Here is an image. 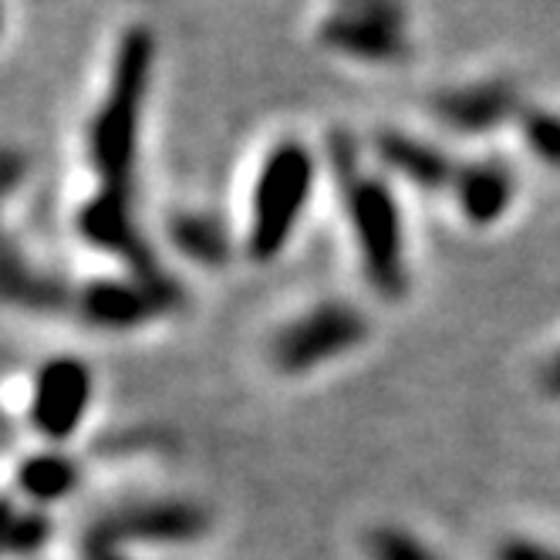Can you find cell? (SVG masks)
<instances>
[{"label": "cell", "instance_id": "cell-9", "mask_svg": "<svg viewBox=\"0 0 560 560\" xmlns=\"http://www.w3.org/2000/svg\"><path fill=\"white\" fill-rule=\"evenodd\" d=\"M82 307L95 325H105V328L108 325H136L159 307V298H149L126 284H95L85 294Z\"/></svg>", "mask_w": 560, "mask_h": 560}, {"label": "cell", "instance_id": "cell-5", "mask_svg": "<svg viewBox=\"0 0 560 560\" xmlns=\"http://www.w3.org/2000/svg\"><path fill=\"white\" fill-rule=\"evenodd\" d=\"M92 398V375L85 365L71 362V358H58V362L45 365L37 375L34 395H31V419L34 429L45 432L55 443L68 439L78 422L85 419Z\"/></svg>", "mask_w": 560, "mask_h": 560}, {"label": "cell", "instance_id": "cell-3", "mask_svg": "<svg viewBox=\"0 0 560 560\" xmlns=\"http://www.w3.org/2000/svg\"><path fill=\"white\" fill-rule=\"evenodd\" d=\"M345 176L348 210L354 217V236L362 247L365 267L372 273V284L385 294H402L406 288V267H402V217L385 183L365 179L351 173L354 166L348 155L338 163Z\"/></svg>", "mask_w": 560, "mask_h": 560}, {"label": "cell", "instance_id": "cell-17", "mask_svg": "<svg viewBox=\"0 0 560 560\" xmlns=\"http://www.w3.org/2000/svg\"><path fill=\"white\" fill-rule=\"evenodd\" d=\"M102 560H122V557H102Z\"/></svg>", "mask_w": 560, "mask_h": 560}, {"label": "cell", "instance_id": "cell-16", "mask_svg": "<svg viewBox=\"0 0 560 560\" xmlns=\"http://www.w3.org/2000/svg\"><path fill=\"white\" fill-rule=\"evenodd\" d=\"M553 385H557V392H560V365H557V372H553Z\"/></svg>", "mask_w": 560, "mask_h": 560}, {"label": "cell", "instance_id": "cell-8", "mask_svg": "<svg viewBox=\"0 0 560 560\" xmlns=\"http://www.w3.org/2000/svg\"><path fill=\"white\" fill-rule=\"evenodd\" d=\"M378 152H382V159L392 170H398V173L409 176L419 186H446L450 179H456V170L450 166V159L439 149L422 145L419 139L382 136L378 139Z\"/></svg>", "mask_w": 560, "mask_h": 560}, {"label": "cell", "instance_id": "cell-10", "mask_svg": "<svg viewBox=\"0 0 560 560\" xmlns=\"http://www.w3.org/2000/svg\"><path fill=\"white\" fill-rule=\"evenodd\" d=\"M510 98L500 89H476V92H459L439 102V118L450 122L453 129L463 132H479V129H490L497 126L503 112H506Z\"/></svg>", "mask_w": 560, "mask_h": 560}, {"label": "cell", "instance_id": "cell-12", "mask_svg": "<svg viewBox=\"0 0 560 560\" xmlns=\"http://www.w3.org/2000/svg\"><path fill=\"white\" fill-rule=\"evenodd\" d=\"M21 487L34 500H61L74 487V469L65 456H34L21 469Z\"/></svg>", "mask_w": 560, "mask_h": 560}, {"label": "cell", "instance_id": "cell-11", "mask_svg": "<svg viewBox=\"0 0 560 560\" xmlns=\"http://www.w3.org/2000/svg\"><path fill=\"white\" fill-rule=\"evenodd\" d=\"M199 530V516L186 506H155L149 513H139L132 520H122V527L115 534H105V540L112 537H163V540H183L192 537Z\"/></svg>", "mask_w": 560, "mask_h": 560}, {"label": "cell", "instance_id": "cell-6", "mask_svg": "<svg viewBox=\"0 0 560 560\" xmlns=\"http://www.w3.org/2000/svg\"><path fill=\"white\" fill-rule=\"evenodd\" d=\"M378 0L362 4V0H348L341 14H335L325 24V42L365 58H392L402 51V37H398V21L392 11H375Z\"/></svg>", "mask_w": 560, "mask_h": 560}, {"label": "cell", "instance_id": "cell-4", "mask_svg": "<svg viewBox=\"0 0 560 560\" xmlns=\"http://www.w3.org/2000/svg\"><path fill=\"white\" fill-rule=\"evenodd\" d=\"M365 331H369V325L358 311L341 307V304H325L277 335L273 362L291 375L307 372L314 365L328 362V358L354 348L365 338Z\"/></svg>", "mask_w": 560, "mask_h": 560}, {"label": "cell", "instance_id": "cell-13", "mask_svg": "<svg viewBox=\"0 0 560 560\" xmlns=\"http://www.w3.org/2000/svg\"><path fill=\"white\" fill-rule=\"evenodd\" d=\"M524 139L544 163L560 170V118L550 112H527L524 115Z\"/></svg>", "mask_w": 560, "mask_h": 560}, {"label": "cell", "instance_id": "cell-7", "mask_svg": "<svg viewBox=\"0 0 560 560\" xmlns=\"http://www.w3.org/2000/svg\"><path fill=\"white\" fill-rule=\"evenodd\" d=\"M456 192H459V207L472 223H493L513 196V179L503 166L493 163H479L466 166L456 173Z\"/></svg>", "mask_w": 560, "mask_h": 560}, {"label": "cell", "instance_id": "cell-2", "mask_svg": "<svg viewBox=\"0 0 560 560\" xmlns=\"http://www.w3.org/2000/svg\"><path fill=\"white\" fill-rule=\"evenodd\" d=\"M314 186V159L304 145L284 142L267 155L250 207V254L270 260L288 244Z\"/></svg>", "mask_w": 560, "mask_h": 560}, {"label": "cell", "instance_id": "cell-15", "mask_svg": "<svg viewBox=\"0 0 560 560\" xmlns=\"http://www.w3.org/2000/svg\"><path fill=\"white\" fill-rule=\"evenodd\" d=\"M503 560H560V557H553L540 547H530V544H506Z\"/></svg>", "mask_w": 560, "mask_h": 560}, {"label": "cell", "instance_id": "cell-1", "mask_svg": "<svg viewBox=\"0 0 560 560\" xmlns=\"http://www.w3.org/2000/svg\"><path fill=\"white\" fill-rule=\"evenodd\" d=\"M152 61V42L145 31H129L115 55L112 85L95 112V122L89 132V155L92 166L102 176L105 199H126V183L132 173L136 155V129H139V105L145 95V78Z\"/></svg>", "mask_w": 560, "mask_h": 560}, {"label": "cell", "instance_id": "cell-14", "mask_svg": "<svg viewBox=\"0 0 560 560\" xmlns=\"http://www.w3.org/2000/svg\"><path fill=\"white\" fill-rule=\"evenodd\" d=\"M369 553H372V560H439L416 537H409L402 530H388V527L369 534Z\"/></svg>", "mask_w": 560, "mask_h": 560}]
</instances>
